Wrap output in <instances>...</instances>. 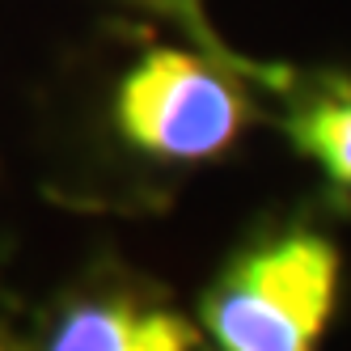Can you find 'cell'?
Segmentation results:
<instances>
[{
	"instance_id": "obj_1",
	"label": "cell",
	"mask_w": 351,
	"mask_h": 351,
	"mask_svg": "<svg viewBox=\"0 0 351 351\" xmlns=\"http://www.w3.org/2000/svg\"><path fill=\"white\" fill-rule=\"evenodd\" d=\"M339 300V250L288 233L237 258L204 300V322L229 351H305Z\"/></svg>"
},
{
	"instance_id": "obj_2",
	"label": "cell",
	"mask_w": 351,
	"mask_h": 351,
	"mask_svg": "<svg viewBox=\"0 0 351 351\" xmlns=\"http://www.w3.org/2000/svg\"><path fill=\"white\" fill-rule=\"evenodd\" d=\"M212 64V56L199 60L186 51H153L123 81V132L169 161H208L224 153L241 132L245 102Z\"/></svg>"
},
{
	"instance_id": "obj_3",
	"label": "cell",
	"mask_w": 351,
	"mask_h": 351,
	"mask_svg": "<svg viewBox=\"0 0 351 351\" xmlns=\"http://www.w3.org/2000/svg\"><path fill=\"white\" fill-rule=\"evenodd\" d=\"M195 330L169 313H148L128 300L81 305L56 330L60 351H178L191 347Z\"/></svg>"
},
{
	"instance_id": "obj_4",
	"label": "cell",
	"mask_w": 351,
	"mask_h": 351,
	"mask_svg": "<svg viewBox=\"0 0 351 351\" xmlns=\"http://www.w3.org/2000/svg\"><path fill=\"white\" fill-rule=\"evenodd\" d=\"M292 136L339 186L351 191V85L347 81H330L326 89L309 93L292 114Z\"/></svg>"
},
{
	"instance_id": "obj_5",
	"label": "cell",
	"mask_w": 351,
	"mask_h": 351,
	"mask_svg": "<svg viewBox=\"0 0 351 351\" xmlns=\"http://www.w3.org/2000/svg\"><path fill=\"white\" fill-rule=\"evenodd\" d=\"M140 5H148L153 13H161V17H169L173 26H182L204 51L216 60V64H224L229 72H245V77H258V81H267V85H288V77L284 72H271V68H254V64H245V60H237L229 47H224L216 34H212V21L204 17V5L199 0H140Z\"/></svg>"
}]
</instances>
